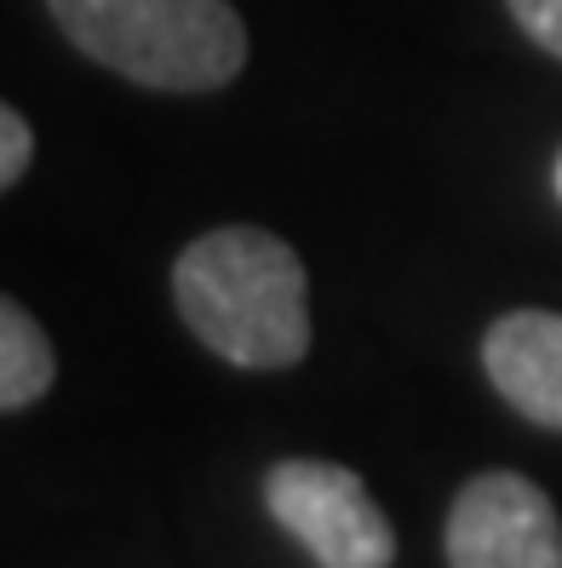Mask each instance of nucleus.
<instances>
[{
	"label": "nucleus",
	"instance_id": "nucleus-1",
	"mask_svg": "<svg viewBox=\"0 0 562 568\" xmlns=\"http://www.w3.org/2000/svg\"><path fill=\"white\" fill-rule=\"evenodd\" d=\"M173 305L213 356L247 374H276L310 351L305 264L270 230L224 224L195 236L173 264Z\"/></svg>",
	"mask_w": 562,
	"mask_h": 568
},
{
	"label": "nucleus",
	"instance_id": "nucleus-2",
	"mask_svg": "<svg viewBox=\"0 0 562 568\" xmlns=\"http://www.w3.org/2000/svg\"><path fill=\"white\" fill-rule=\"evenodd\" d=\"M92 63L150 92H213L242 75L247 29L229 0H47Z\"/></svg>",
	"mask_w": 562,
	"mask_h": 568
},
{
	"label": "nucleus",
	"instance_id": "nucleus-3",
	"mask_svg": "<svg viewBox=\"0 0 562 568\" xmlns=\"http://www.w3.org/2000/svg\"><path fill=\"white\" fill-rule=\"evenodd\" d=\"M264 506L321 568H390L396 557L390 517L350 465L276 459L264 471Z\"/></svg>",
	"mask_w": 562,
	"mask_h": 568
},
{
	"label": "nucleus",
	"instance_id": "nucleus-4",
	"mask_svg": "<svg viewBox=\"0 0 562 568\" xmlns=\"http://www.w3.org/2000/svg\"><path fill=\"white\" fill-rule=\"evenodd\" d=\"M448 568H562V517L540 483L482 471L453 494Z\"/></svg>",
	"mask_w": 562,
	"mask_h": 568
},
{
	"label": "nucleus",
	"instance_id": "nucleus-5",
	"mask_svg": "<svg viewBox=\"0 0 562 568\" xmlns=\"http://www.w3.org/2000/svg\"><path fill=\"white\" fill-rule=\"evenodd\" d=\"M482 367L505 403L545 430H562V316L505 311L482 333Z\"/></svg>",
	"mask_w": 562,
	"mask_h": 568
},
{
	"label": "nucleus",
	"instance_id": "nucleus-6",
	"mask_svg": "<svg viewBox=\"0 0 562 568\" xmlns=\"http://www.w3.org/2000/svg\"><path fill=\"white\" fill-rule=\"evenodd\" d=\"M52 374H58V356L47 345L41 322L29 316L18 298H7V305H0V408L23 414L29 403H41Z\"/></svg>",
	"mask_w": 562,
	"mask_h": 568
},
{
	"label": "nucleus",
	"instance_id": "nucleus-7",
	"mask_svg": "<svg viewBox=\"0 0 562 568\" xmlns=\"http://www.w3.org/2000/svg\"><path fill=\"white\" fill-rule=\"evenodd\" d=\"M511 18L522 23V36L545 47L551 58H562V0H505Z\"/></svg>",
	"mask_w": 562,
	"mask_h": 568
},
{
	"label": "nucleus",
	"instance_id": "nucleus-8",
	"mask_svg": "<svg viewBox=\"0 0 562 568\" xmlns=\"http://www.w3.org/2000/svg\"><path fill=\"white\" fill-rule=\"evenodd\" d=\"M29 150H35V139H29V121L7 104V110H0V184H7V190L23 179Z\"/></svg>",
	"mask_w": 562,
	"mask_h": 568
},
{
	"label": "nucleus",
	"instance_id": "nucleus-9",
	"mask_svg": "<svg viewBox=\"0 0 562 568\" xmlns=\"http://www.w3.org/2000/svg\"><path fill=\"white\" fill-rule=\"evenodd\" d=\"M556 195H562V155H556Z\"/></svg>",
	"mask_w": 562,
	"mask_h": 568
}]
</instances>
